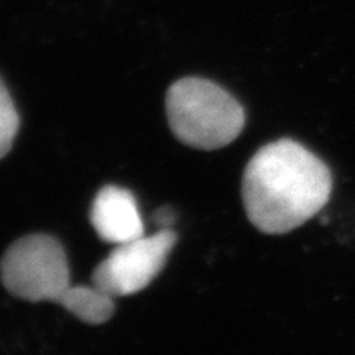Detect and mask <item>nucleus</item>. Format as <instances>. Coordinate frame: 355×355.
I'll return each instance as SVG.
<instances>
[{"label": "nucleus", "mask_w": 355, "mask_h": 355, "mask_svg": "<svg viewBox=\"0 0 355 355\" xmlns=\"http://www.w3.org/2000/svg\"><path fill=\"white\" fill-rule=\"evenodd\" d=\"M20 127V117L8 89L0 79V159L12 150L13 140Z\"/></svg>", "instance_id": "7"}, {"label": "nucleus", "mask_w": 355, "mask_h": 355, "mask_svg": "<svg viewBox=\"0 0 355 355\" xmlns=\"http://www.w3.org/2000/svg\"><path fill=\"white\" fill-rule=\"evenodd\" d=\"M176 241L175 230L159 229L153 235H141L135 241L121 243L97 265L92 273V285L112 298L145 290L163 270Z\"/></svg>", "instance_id": "4"}, {"label": "nucleus", "mask_w": 355, "mask_h": 355, "mask_svg": "<svg viewBox=\"0 0 355 355\" xmlns=\"http://www.w3.org/2000/svg\"><path fill=\"white\" fill-rule=\"evenodd\" d=\"M0 277L10 295L32 303H60L71 286L64 248L46 234L13 242L0 261Z\"/></svg>", "instance_id": "3"}, {"label": "nucleus", "mask_w": 355, "mask_h": 355, "mask_svg": "<svg viewBox=\"0 0 355 355\" xmlns=\"http://www.w3.org/2000/svg\"><path fill=\"white\" fill-rule=\"evenodd\" d=\"M155 222L162 225V229H171V225L175 224V212L170 207H162L155 214Z\"/></svg>", "instance_id": "8"}, {"label": "nucleus", "mask_w": 355, "mask_h": 355, "mask_svg": "<svg viewBox=\"0 0 355 355\" xmlns=\"http://www.w3.org/2000/svg\"><path fill=\"white\" fill-rule=\"evenodd\" d=\"M73 316L86 324H104L112 318L115 304L114 298L96 285L68 288L60 303Z\"/></svg>", "instance_id": "6"}, {"label": "nucleus", "mask_w": 355, "mask_h": 355, "mask_svg": "<svg viewBox=\"0 0 355 355\" xmlns=\"http://www.w3.org/2000/svg\"><path fill=\"white\" fill-rule=\"evenodd\" d=\"M91 224L102 241L115 245L144 235V220L135 196L119 186H104L96 194L91 207Z\"/></svg>", "instance_id": "5"}, {"label": "nucleus", "mask_w": 355, "mask_h": 355, "mask_svg": "<svg viewBox=\"0 0 355 355\" xmlns=\"http://www.w3.org/2000/svg\"><path fill=\"white\" fill-rule=\"evenodd\" d=\"M166 115L176 139L198 150L227 146L245 125L239 101L204 78H183L173 84L166 94Z\"/></svg>", "instance_id": "2"}, {"label": "nucleus", "mask_w": 355, "mask_h": 355, "mask_svg": "<svg viewBox=\"0 0 355 355\" xmlns=\"http://www.w3.org/2000/svg\"><path fill=\"white\" fill-rule=\"evenodd\" d=\"M329 168L306 146L282 139L261 146L243 173L247 217L265 234L300 227L329 201Z\"/></svg>", "instance_id": "1"}]
</instances>
